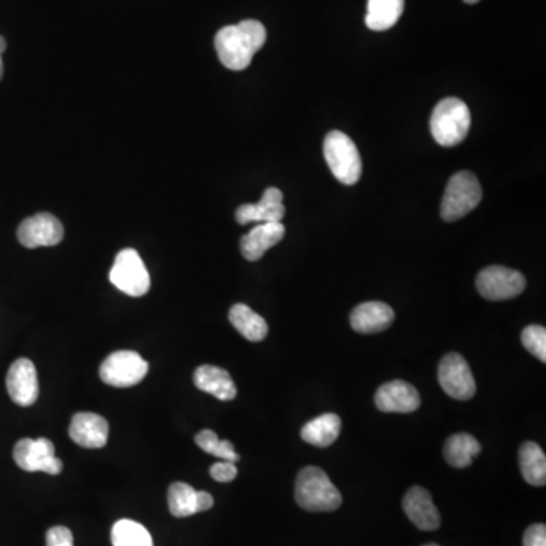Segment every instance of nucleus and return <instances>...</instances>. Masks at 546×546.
<instances>
[{
  "mask_svg": "<svg viewBox=\"0 0 546 546\" xmlns=\"http://www.w3.org/2000/svg\"><path fill=\"white\" fill-rule=\"evenodd\" d=\"M266 37V28L257 20H243L239 25L225 26L214 38L220 63L234 72L248 69L254 55L266 43Z\"/></svg>",
  "mask_w": 546,
  "mask_h": 546,
  "instance_id": "1",
  "label": "nucleus"
},
{
  "mask_svg": "<svg viewBox=\"0 0 546 546\" xmlns=\"http://www.w3.org/2000/svg\"><path fill=\"white\" fill-rule=\"evenodd\" d=\"M295 499L307 512H334L342 506V495L322 469L308 466L296 478Z\"/></svg>",
  "mask_w": 546,
  "mask_h": 546,
  "instance_id": "2",
  "label": "nucleus"
},
{
  "mask_svg": "<svg viewBox=\"0 0 546 546\" xmlns=\"http://www.w3.org/2000/svg\"><path fill=\"white\" fill-rule=\"evenodd\" d=\"M431 134L440 146L460 145L471 129V111L457 98H446L434 108L430 120Z\"/></svg>",
  "mask_w": 546,
  "mask_h": 546,
  "instance_id": "3",
  "label": "nucleus"
},
{
  "mask_svg": "<svg viewBox=\"0 0 546 546\" xmlns=\"http://www.w3.org/2000/svg\"><path fill=\"white\" fill-rule=\"evenodd\" d=\"M483 199L480 181L471 172L455 173L449 179L442 199V219L455 222L471 213Z\"/></svg>",
  "mask_w": 546,
  "mask_h": 546,
  "instance_id": "4",
  "label": "nucleus"
},
{
  "mask_svg": "<svg viewBox=\"0 0 546 546\" xmlns=\"http://www.w3.org/2000/svg\"><path fill=\"white\" fill-rule=\"evenodd\" d=\"M325 160L337 181L352 186L361 176V158L357 146L345 132H328L324 142Z\"/></svg>",
  "mask_w": 546,
  "mask_h": 546,
  "instance_id": "5",
  "label": "nucleus"
},
{
  "mask_svg": "<svg viewBox=\"0 0 546 546\" xmlns=\"http://www.w3.org/2000/svg\"><path fill=\"white\" fill-rule=\"evenodd\" d=\"M110 281L120 292L132 298L145 296L151 289V278L139 252L134 249H123L117 254Z\"/></svg>",
  "mask_w": 546,
  "mask_h": 546,
  "instance_id": "6",
  "label": "nucleus"
},
{
  "mask_svg": "<svg viewBox=\"0 0 546 546\" xmlns=\"http://www.w3.org/2000/svg\"><path fill=\"white\" fill-rule=\"evenodd\" d=\"M149 371L148 361L143 360L137 352L117 351L108 355L101 364L99 375L108 386L132 387L137 386Z\"/></svg>",
  "mask_w": 546,
  "mask_h": 546,
  "instance_id": "7",
  "label": "nucleus"
},
{
  "mask_svg": "<svg viewBox=\"0 0 546 546\" xmlns=\"http://www.w3.org/2000/svg\"><path fill=\"white\" fill-rule=\"evenodd\" d=\"M14 460L26 472H46L58 475L63 471V462L55 455L54 443L49 439H22L14 446Z\"/></svg>",
  "mask_w": 546,
  "mask_h": 546,
  "instance_id": "8",
  "label": "nucleus"
},
{
  "mask_svg": "<svg viewBox=\"0 0 546 546\" xmlns=\"http://www.w3.org/2000/svg\"><path fill=\"white\" fill-rule=\"evenodd\" d=\"M527 286L524 275L518 270L503 266H489L477 277V289L489 301H507L521 295Z\"/></svg>",
  "mask_w": 546,
  "mask_h": 546,
  "instance_id": "9",
  "label": "nucleus"
},
{
  "mask_svg": "<svg viewBox=\"0 0 546 546\" xmlns=\"http://www.w3.org/2000/svg\"><path fill=\"white\" fill-rule=\"evenodd\" d=\"M439 383L451 398L459 401H468L477 390L468 361L457 352L445 355L440 361Z\"/></svg>",
  "mask_w": 546,
  "mask_h": 546,
  "instance_id": "10",
  "label": "nucleus"
},
{
  "mask_svg": "<svg viewBox=\"0 0 546 546\" xmlns=\"http://www.w3.org/2000/svg\"><path fill=\"white\" fill-rule=\"evenodd\" d=\"M17 237L19 242L28 249L57 246L64 239V226L52 214H35L20 223Z\"/></svg>",
  "mask_w": 546,
  "mask_h": 546,
  "instance_id": "11",
  "label": "nucleus"
},
{
  "mask_svg": "<svg viewBox=\"0 0 546 546\" xmlns=\"http://www.w3.org/2000/svg\"><path fill=\"white\" fill-rule=\"evenodd\" d=\"M7 389L11 399L20 407H29L38 399L37 369L28 358H19L11 364L7 375Z\"/></svg>",
  "mask_w": 546,
  "mask_h": 546,
  "instance_id": "12",
  "label": "nucleus"
},
{
  "mask_svg": "<svg viewBox=\"0 0 546 546\" xmlns=\"http://www.w3.org/2000/svg\"><path fill=\"white\" fill-rule=\"evenodd\" d=\"M375 405L383 413H413L421 407V396L412 384L390 381L375 393Z\"/></svg>",
  "mask_w": 546,
  "mask_h": 546,
  "instance_id": "13",
  "label": "nucleus"
},
{
  "mask_svg": "<svg viewBox=\"0 0 546 546\" xmlns=\"http://www.w3.org/2000/svg\"><path fill=\"white\" fill-rule=\"evenodd\" d=\"M284 216L286 207L283 204V193L275 187L267 189L258 204H245L236 211V219L240 225H248L251 222H281Z\"/></svg>",
  "mask_w": 546,
  "mask_h": 546,
  "instance_id": "14",
  "label": "nucleus"
},
{
  "mask_svg": "<svg viewBox=\"0 0 546 546\" xmlns=\"http://www.w3.org/2000/svg\"><path fill=\"white\" fill-rule=\"evenodd\" d=\"M404 512L419 530L434 531L440 527L439 510L424 487L415 486L405 493Z\"/></svg>",
  "mask_w": 546,
  "mask_h": 546,
  "instance_id": "15",
  "label": "nucleus"
},
{
  "mask_svg": "<svg viewBox=\"0 0 546 546\" xmlns=\"http://www.w3.org/2000/svg\"><path fill=\"white\" fill-rule=\"evenodd\" d=\"M70 439L82 448H104L108 442V422L96 413H76L70 422Z\"/></svg>",
  "mask_w": 546,
  "mask_h": 546,
  "instance_id": "16",
  "label": "nucleus"
},
{
  "mask_svg": "<svg viewBox=\"0 0 546 546\" xmlns=\"http://www.w3.org/2000/svg\"><path fill=\"white\" fill-rule=\"evenodd\" d=\"M286 236V226L281 222L258 223L240 240L243 257L248 261H258L267 249L278 245Z\"/></svg>",
  "mask_w": 546,
  "mask_h": 546,
  "instance_id": "17",
  "label": "nucleus"
},
{
  "mask_svg": "<svg viewBox=\"0 0 546 546\" xmlns=\"http://www.w3.org/2000/svg\"><path fill=\"white\" fill-rule=\"evenodd\" d=\"M395 321V311L384 302H363L351 313V327L357 333L375 334L387 330Z\"/></svg>",
  "mask_w": 546,
  "mask_h": 546,
  "instance_id": "18",
  "label": "nucleus"
},
{
  "mask_svg": "<svg viewBox=\"0 0 546 546\" xmlns=\"http://www.w3.org/2000/svg\"><path fill=\"white\" fill-rule=\"evenodd\" d=\"M195 384L199 390L210 393L220 401H233L237 396V387L231 375L225 369L211 364L196 369Z\"/></svg>",
  "mask_w": 546,
  "mask_h": 546,
  "instance_id": "19",
  "label": "nucleus"
},
{
  "mask_svg": "<svg viewBox=\"0 0 546 546\" xmlns=\"http://www.w3.org/2000/svg\"><path fill=\"white\" fill-rule=\"evenodd\" d=\"M340 430H342V419L334 413H327L307 422L301 430V437L304 442L317 448H328L336 442Z\"/></svg>",
  "mask_w": 546,
  "mask_h": 546,
  "instance_id": "20",
  "label": "nucleus"
},
{
  "mask_svg": "<svg viewBox=\"0 0 546 546\" xmlns=\"http://www.w3.org/2000/svg\"><path fill=\"white\" fill-rule=\"evenodd\" d=\"M230 322L249 342H261L269 333L266 321L245 304H236L230 310Z\"/></svg>",
  "mask_w": 546,
  "mask_h": 546,
  "instance_id": "21",
  "label": "nucleus"
},
{
  "mask_svg": "<svg viewBox=\"0 0 546 546\" xmlns=\"http://www.w3.org/2000/svg\"><path fill=\"white\" fill-rule=\"evenodd\" d=\"M519 466L522 477L531 486H545L546 457L537 443L525 442L519 449Z\"/></svg>",
  "mask_w": 546,
  "mask_h": 546,
  "instance_id": "22",
  "label": "nucleus"
},
{
  "mask_svg": "<svg viewBox=\"0 0 546 546\" xmlns=\"http://www.w3.org/2000/svg\"><path fill=\"white\" fill-rule=\"evenodd\" d=\"M481 445L471 434H454L446 440L443 455L446 462L454 468H468L472 465V459L480 454Z\"/></svg>",
  "mask_w": 546,
  "mask_h": 546,
  "instance_id": "23",
  "label": "nucleus"
},
{
  "mask_svg": "<svg viewBox=\"0 0 546 546\" xmlns=\"http://www.w3.org/2000/svg\"><path fill=\"white\" fill-rule=\"evenodd\" d=\"M404 11V0H369L366 25L372 31H387Z\"/></svg>",
  "mask_w": 546,
  "mask_h": 546,
  "instance_id": "24",
  "label": "nucleus"
},
{
  "mask_svg": "<svg viewBox=\"0 0 546 546\" xmlns=\"http://www.w3.org/2000/svg\"><path fill=\"white\" fill-rule=\"evenodd\" d=\"M113 546H154L151 534L139 522L120 519L111 530Z\"/></svg>",
  "mask_w": 546,
  "mask_h": 546,
  "instance_id": "25",
  "label": "nucleus"
},
{
  "mask_svg": "<svg viewBox=\"0 0 546 546\" xmlns=\"http://www.w3.org/2000/svg\"><path fill=\"white\" fill-rule=\"evenodd\" d=\"M169 510L175 518H187L199 513L198 490L186 483H173L169 489Z\"/></svg>",
  "mask_w": 546,
  "mask_h": 546,
  "instance_id": "26",
  "label": "nucleus"
},
{
  "mask_svg": "<svg viewBox=\"0 0 546 546\" xmlns=\"http://www.w3.org/2000/svg\"><path fill=\"white\" fill-rule=\"evenodd\" d=\"M195 442L202 451L214 455V457H219V459L225 460V462L236 463L240 460L233 443L230 440H220L214 431H201L195 437Z\"/></svg>",
  "mask_w": 546,
  "mask_h": 546,
  "instance_id": "27",
  "label": "nucleus"
},
{
  "mask_svg": "<svg viewBox=\"0 0 546 546\" xmlns=\"http://www.w3.org/2000/svg\"><path fill=\"white\" fill-rule=\"evenodd\" d=\"M522 345L542 363L546 361V330L540 325H530L522 331Z\"/></svg>",
  "mask_w": 546,
  "mask_h": 546,
  "instance_id": "28",
  "label": "nucleus"
},
{
  "mask_svg": "<svg viewBox=\"0 0 546 546\" xmlns=\"http://www.w3.org/2000/svg\"><path fill=\"white\" fill-rule=\"evenodd\" d=\"M46 546H73V534L67 527H52L46 534Z\"/></svg>",
  "mask_w": 546,
  "mask_h": 546,
  "instance_id": "29",
  "label": "nucleus"
},
{
  "mask_svg": "<svg viewBox=\"0 0 546 546\" xmlns=\"http://www.w3.org/2000/svg\"><path fill=\"white\" fill-rule=\"evenodd\" d=\"M210 474L219 483H230V481L236 480L237 468L234 463L220 462L211 466Z\"/></svg>",
  "mask_w": 546,
  "mask_h": 546,
  "instance_id": "30",
  "label": "nucleus"
},
{
  "mask_svg": "<svg viewBox=\"0 0 546 546\" xmlns=\"http://www.w3.org/2000/svg\"><path fill=\"white\" fill-rule=\"evenodd\" d=\"M524 546H546V527L534 524L524 534Z\"/></svg>",
  "mask_w": 546,
  "mask_h": 546,
  "instance_id": "31",
  "label": "nucleus"
},
{
  "mask_svg": "<svg viewBox=\"0 0 546 546\" xmlns=\"http://www.w3.org/2000/svg\"><path fill=\"white\" fill-rule=\"evenodd\" d=\"M214 506L213 496L208 492H198V510L199 513L207 512Z\"/></svg>",
  "mask_w": 546,
  "mask_h": 546,
  "instance_id": "32",
  "label": "nucleus"
},
{
  "mask_svg": "<svg viewBox=\"0 0 546 546\" xmlns=\"http://www.w3.org/2000/svg\"><path fill=\"white\" fill-rule=\"evenodd\" d=\"M7 51V40L4 37H0V54H4Z\"/></svg>",
  "mask_w": 546,
  "mask_h": 546,
  "instance_id": "33",
  "label": "nucleus"
},
{
  "mask_svg": "<svg viewBox=\"0 0 546 546\" xmlns=\"http://www.w3.org/2000/svg\"><path fill=\"white\" fill-rule=\"evenodd\" d=\"M4 76V61H2V54H0V79Z\"/></svg>",
  "mask_w": 546,
  "mask_h": 546,
  "instance_id": "34",
  "label": "nucleus"
},
{
  "mask_svg": "<svg viewBox=\"0 0 546 546\" xmlns=\"http://www.w3.org/2000/svg\"><path fill=\"white\" fill-rule=\"evenodd\" d=\"M463 2H466V4H469V5H474V4H478L480 0H463Z\"/></svg>",
  "mask_w": 546,
  "mask_h": 546,
  "instance_id": "35",
  "label": "nucleus"
},
{
  "mask_svg": "<svg viewBox=\"0 0 546 546\" xmlns=\"http://www.w3.org/2000/svg\"><path fill=\"white\" fill-rule=\"evenodd\" d=\"M424 546H439V545H436V543H428V545H424Z\"/></svg>",
  "mask_w": 546,
  "mask_h": 546,
  "instance_id": "36",
  "label": "nucleus"
}]
</instances>
